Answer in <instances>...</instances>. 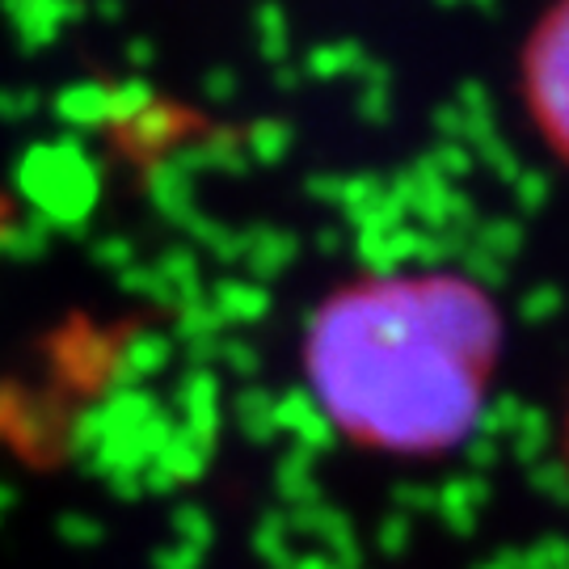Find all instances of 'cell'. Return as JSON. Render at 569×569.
<instances>
[{
    "label": "cell",
    "mask_w": 569,
    "mask_h": 569,
    "mask_svg": "<svg viewBox=\"0 0 569 569\" xmlns=\"http://www.w3.org/2000/svg\"><path fill=\"white\" fill-rule=\"evenodd\" d=\"M312 385L350 435L385 448H435L481 406L486 342L435 291H359L317 321Z\"/></svg>",
    "instance_id": "obj_1"
}]
</instances>
